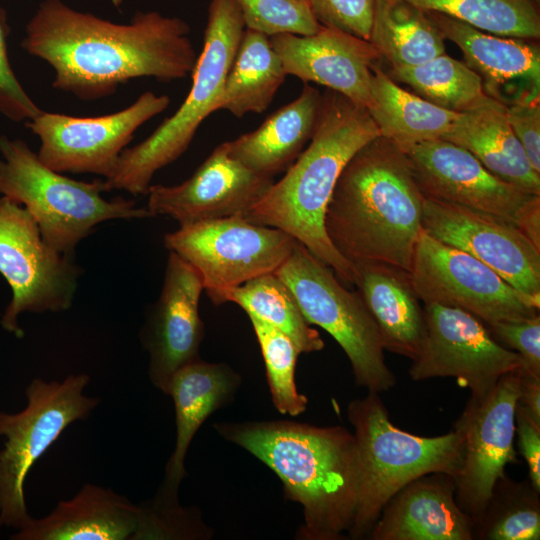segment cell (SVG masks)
<instances>
[{"instance_id":"19","label":"cell","mask_w":540,"mask_h":540,"mask_svg":"<svg viewBox=\"0 0 540 540\" xmlns=\"http://www.w3.org/2000/svg\"><path fill=\"white\" fill-rule=\"evenodd\" d=\"M406 154L427 199L491 213L515 224L525 203L534 196L501 180L469 151L444 139L420 142Z\"/></svg>"},{"instance_id":"1","label":"cell","mask_w":540,"mask_h":540,"mask_svg":"<svg viewBox=\"0 0 540 540\" xmlns=\"http://www.w3.org/2000/svg\"><path fill=\"white\" fill-rule=\"evenodd\" d=\"M189 33L183 19L157 11L137 12L118 24L62 0H44L26 26L22 47L53 68L55 89L95 101L131 79L187 77L198 57Z\"/></svg>"},{"instance_id":"39","label":"cell","mask_w":540,"mask_h":540,"mask_svg":"<svg viewBox=\"0 0 540 540\" xmlns=\"http://www.w3.org/2000/svg\"><path fill=\"white\" fill-rule=\"evenodd\" d=\"M9 32L7 13L0 6V113L15 122H27L42 110L22 87L9 63Z\"/></svg>"},{"instance_id":"36","label":"cell","mask_w":540,"mask_h":540,"mask_svg":"<svg viewBox=\"0 0 540 540\" xmlns=\"http://www.w3.org/2000/svg\"><path fill=\"white\" fill-rule=\"evenodd\" d=\"M246 29L268 37L292 33L311 35L321 25L304 0H235Z\"/></svg>"},{"instance_id":"28","label":"cell","mask_w":540,"mask_h":540,"mask_svg":"<svg viewBox=\"0 0 540 540\" xmlns=\"http://www.w3.org/2000/svg\"><path fill=\"white\" fill-rule=\"evenodd\" d=\"M367 110L380 135L404 152L420 142L442 139L461 114L403 89L378 63L372 67L371 104Z\"/></svg>"},{"instance_id":"21","label":"cell","mask_w":540,"mask_h":540,"mask_svg":"<svg viewBox=\"0 0 540 540\" xmlns=\"http://www.w3.org/2000/svg\"><path fill=\"white\" fill-rule=\"evenodd\" d=\"M426 13L443 37L461 49L488 96L504 105L540 99L538 45L487 33L437 12Z\"/></svg>"},{"instance_id":"14","label":"cell","mask_w":540,"mask_h":540,"mask_svg":"<svg viewBox=\"0 0 540 540\" xmlns=\"http://www.w3.org/2000/svg\"><path fill=\"white\" fill-rule=\"evenodd\" d=\"M169 104V96L146 91L130 106L111 114L74 117L42 110L26 126L40 139L37 155L49 168L107 179L137 129Z\"/></svg>"},{"instance_id":"24","label":"cell","mask_w":540,"mask_h":540,"mask_svg":"<svg viewBox=\"0 0 540 540\" xmlns=\"http://www.w3.org/2000/svg\"><path fill=\"white\" fill-rule=\"evenodd\" d=\"M353 285L376 323L384 350L413 360L425 335V318L410 272L386 263H359Z\"/></svg>"},{"instance_id":"2","label":"cell","mask_w":540,"mask_h":540,"mask_svg":"<svg viewBox=\"0 0 540 540\" xmlns=\"http://www.w3.org/2000/svg\"><path fill=\"white\" fill-rule=\"evenodd\" d=\"M423 201L406 152L380 135L341 171L326 208L325 230L353 266L378 262L410 272L423 230Z\"/></svg>"},{"instance_id":"6","label":"cell","mask_w":540,"mask_h":540,"mask_svg":"<svg viewBox=\"0 0 540 540\" xmlns=\"http://www.w3.org/2000/svg\"><path fill=\"white\" fill-rule=\"evenodd\" d=\"M244 30L235 0H211L187 97L146 139L123 150L114 172L104 179L108 191L147 194L155 173L187 150L201 123L220 109L225 80Z\"/></svg>"},{"instance_id":"4","label":"cell","mask_w":540,"mask_h":540,"mask_svg":"<svg viewBox=\"0 0 540 540\" xmlns=\"http://www.w3.org/2000/svg\"><path fill=\"white\" fill-rule=\"evenodd\" d=\"M378 136L366 108L332 90L321 94L309 145L244 217L284 231L330 267L342 283L353 285L354 266L329 240L325 212L347 162Z\"/></svg>"},{"instance_id":"20","label":"cell","mask_w":540,"mask_h":540,"mask_svg":"<svg viewBox=\"0 0 540 540\" xmlns=\"http://www.w3.org/2000/svg\"><path fill=\"white\" fill-rule=\"evenodd\" d=\"M269 39L287 75L326 86L368 109L372 67L381 59L369 41L324 26L311 35L281 33Z\"/></svg>"},{"instance_id":"17","label":"cell","mask_w":540,"mask_h":540,"mask_svg":"<svg viewBox=\"0 0 540 540\" xmlns=\"http://www.w3.org/2000/svg\"><path fill=\"white\" fill-rule=\"evenodd\" d=\"M203 290L200 273L170 251L160 296L140 332L149 354V379L164 394L168 395L170 382L179 369L200 359L204 326L199 300Z\"/></svg>"},{"instance_id":"10","label":"cell","mask_w":540,"mask_h":540,"mask_svg":"<svg viewBox=\"0 0 540 540\" xmlns=\"http://www.w3.org/2000/svg\"><path fill=\"white\" fill-rule=\"evenodd\" d=\"M297 240L277 228L232 216L180 225L164 237L165 247L201 275L214 304L222 294L263 274L273 273Z\"/></svg>"},{"instance_id":"35","label":"cell","mask_w":540,"mask_h":540,"mask_svg":"<svg viewBox=\"0 0 540 540\" xmlns=\"http://www.w3.org/2000/svg\"><path fill=\"white\" fill-rule=\"evenodd\" d=\"M258 340L274 406L281 414L297 416L306 410L308 399L298 392L295 369L301 353L295 343L272 325L249 316Z\"/></svg>"},{"instance_id":"13","label":"cell","mask_w":540,"mask_h":540,"mask_svg":"<svg viewBox=\"0 0 540 540\" xmlns=\"http://www.w3.org/2000/svg\"><path fill=\"white\" fill-rule=\"evenodd\" d=\"M425 335L409 375L414 381L452 377L484 399L505 374L524 367L520 355L497 342L472 314L435 303L424 304Z\"/></svg>"},{"instance_id":"34","label":"cell","mask_w":540,"mask_h":540,"mask_svg":"<svg viewBox=\"0 0 540 540\" xmlns=\"http://www.w3.org/2000/svg\"><path fill=\"white\" fill-rule=\"evenodd\" d=\"M540 538L539 492L530 481H514L506 476L495 484L474 539L538 540Z\"/></svg>"},{"instance_id":"41","label":"cell","mask_w":540,"mask_h":540,"mask_svg":"<svg viewBox=\"0 0 540 540\" xmlns=\"http://www.w3.org/2000/svg\"><path fill=\"white\" fill-rule=\"evenodd\" d=\"M540 99L506 105L509 125L534 171L540 174Z\"/></svg>"},{"instance_id":"7","label":"cell","mask_w":540,"mask_h":540,"mask_svg":"<svg viewBox=\"0 0 540 540\" xmlns=\"http://www.w3.org/2000/svg\"><path fill=\"white\" fill-rule=\"evenodd\" d=\"M107 191L104 181H77L49 168L21 139L0 137V193L27 209L56 251L72 257L105 221L152 217L133 200L105 199Z\"/></svg>"},{"instance_id":"26","label":"cell","mask_w":540,"mask_h":540,"mask_svg":"<svg viewBox=\"0 0 540 540\" xmlns=\"http://www.w3.org/2000/svg\"><path fill=\"white\" fill-rule=\"evenodd\" d=\"M442 139L469 151L501 180L529 195H540V174L534 171L514 135L502 102L487 96L462 112Z\"/></svg>"},{"instance_id":"44","label":"cell","mask_w":540,"mask_h":540,"mask_svg":"<svg viewBox=\"0 0 540 540\" xmlns=\"http://www.w3.org/2000/svg\"><path fill=\"white\" fill-rule=\"evenodd\" d=\"M515 225L540 249V197L532 196L521 209Z\"/></svg>"},{"instance_id":"43","label":"cell","mask_w":540,"mask_h":540,"mask_svg":"<svg viewBox=\"0 0 540 540\" xmlns=\"http://www.w3.org/2000/svg\"><path fill=\"white\" fill-rule=\"evenodd\" d=\"M517 373L519 377L518 403L540 420V375H535L524 367L518 368Z\"/></svg>"},{"instance_id":"22","label":"cell","mask_w":540,"mask_h":540,"mask_svg":"<svg viewBox=\"0 0 540 540\" xmlns=\"http://www.w3.org/2000/svg\"><path fill=\"white\" fill-rule=\"evenodd\" d=\"M475 524L455 498L454 476L422 475L400 489L382 509L372 540H472Z\"/></svg>"},{"instance_id":"45","label":"cell","mask_w":540,"mask_h":540,"mask_svg":"<svg viewBox=\"0 0 540 540\" xmlns=\"http://www.w3.org/2000/svg\"><path fill=\"white\" fill-rule=\"evenodd\" d=\"M115 6H119L123 0H110Z\"/></svg>"},{"instance_id":"46","label":"cell","mask_w":540,"mask_h":540,"mask_svg":"<svg viewBox=\"0 0 540 540\" xmlns=\"http://www.w3.org/2000/svg\"><path fill=\"white\" fill-rule=\"evenodd\" d=\"M304 1H307V0H304Z\"/></svg>"},{"instance_id":"40","label":"cell","mask_w":540,"mask_h":540,"mask_svg":"<svg viewBox=\"0 0 540 540\" xmlns=\"http://www.w3.org/2000/svg\"><path fill=\"white\" fill-rule=\"evenodd\" d=\"M494 338L508 345L522 358L524 368L540 375V316L488 326Z\"/></svg>"},{"instance_id":"38","label":"cell","mask_w":540,"mask_h":540,"mask_svg":"<svg viewBox=\"0 0 540 540\" xmlns=\"http://www.w3.org/2000/svg\"><path fill=\"white\" fill-rule=\"evenodd\" d=\"M321 26L369 41L374 0H307Z\"/></svg>"},{"instance_id":"31","label":"cell","mask_w":540,"mask_h":540,"mask_svg":"<svg viewBox=\"0 0 540 540\" xmlns=\"http://www.w3.org/2000/svg\"><path fill=\"white\" fill-rule=\"evenodd\" d=\"M234 302L254 316L286 334L301 353L324 348L317 330L310 327L288 287L273 273L255 277L226 290L221 304Z\"/></svg>"},{"instance_id":"9","label":"cell","mask_w":540,"mask_h":540,"mask_svg":"<svg viewBox=\"0 0 540 540\" xmlns=\"http://www.w3.org/2000/svg\"><path fill=\"white\" fill-rule=\"evenodd\" d=\"M87 374H70L63 381L35 378L27 386L26 407L15 414L0 412V527H24L31 519L24 499V482L33 464L77 420L87 418L100 399L83 392Z\"/></svg>"},{"instance_id":"27","label":"cell","mask_w":540,"mask_h":540,"mask_svg":"<svg viewBox=\"0 0 540 540\" xmlns=\"http://www.w3.org/2000/svg\"><path fill=\"white\" fill-rule=\"evenodd\" d=\"M320 92L305 83L293 101L271 114L257 129L227 141L231 155L245 167L274 177L287 170L311 139Z\"/></svg>"},{"instance_id":"3","label":"cell","mask_w":540,"mask_h":540,"mask_svg":"<svg viewBox=\"0 0 540 540\" xmlns=\"http://www.w3.org/2000/svg\"><path fill=\"white\" fill-rule=\"evenodd\" d=\"M224 439L245 449L282 481L285 496L302 506L299 538L339 540L357 500L354 435L342 426L292 421L216 423Z\"/></svg>"},{"instance_id":"18","label":"cell","mask_w":540,"mask_h":540,"mask_svg":"<svg viewBox=\"0 0 540 540\" xmlns=\"http://www.w3.org/2000/svg\"><path fill=\"white\" fill-rule=\"evenodd\" d=\"M274 177L235 159L227 141L218 145L193 175L179 185H150L148 211L183 224L245 214L266 194Z\"/></svg>"},{"instance_id":"12","label":"cell","mask_w":540,"mask_h":540,"mask_svg":"<svg viewBox=\"0 0 540 540\" xmlns=\"http://www.w3.org/2000/svg\"><path fill=\"white\" fill-rule=\"evenodd\" d=\"M411 281L418 298L464 310L487 326L539 314L540 297L527 295L476 258L420 233Z\"/></svg>"},{"instance_id":"5","label":"cell","mask_w":540,"mask_h":540,"mask_svg":"<svg viewBox=\"0 0 540 540\" xmlns=\"http://www.w3.org/2000/svg\"><path fill=\"white\" fill-rule=\"evenodd\" d=\"M354 427L357 459V500L351 539L368 538L379 515L400 489L432 472L458 475L463 460V438L452 431L423 437L397 428L379 393L352 400L347 409Z\"/></svg>"},{"instance_id":"33","label":"cell","mask_w":540,"mask_h":540,"mask_svg":"<svg viewBox=\"0 0 540 540\" xmlns=\"http://www.w3.org/2000/svg\"><path fill=\"white\" fill-rule=\"evenodd\" d=\"M426 12H437L478 30L504 37L540 36L538 0H406Z\"/></svg>"},{"instance_id":"37","label":"cell","mask_w":540,"mask_h":540,"mask_svg":"<svg viewBox=\"0 0 540 540\" xmlns=\"http://www.w3.org/2000/svg\"><path fill=\"white\" fill-rule=\"evenodd\" d=\"M138 523L130 540L205 538L196 514L178 503V497L158 490L157 495L138 504Z\"/></svg>"},{"instance_id":"30","label":"cell","mask_w":540,"mask_h":540,"mask_svg":"<svg viewBox=\"0 0 540 540\" xmlns=\"http://www.w3.org/2000/svg\"><path fill=\"white\" fill-rule=\"evenodd\" d=\"M286 76L269 37L245 28L225 80L219 110L238 118L264 112Z\"/></svg>"},{"instance_id":"8","label":"cell","mask_w":540,"mask_h":540,"mask_svg":"<svg viewBox=\"0 0 540 540\" xmlns=\"http://www.w3.org/2000/svg\"><path fill=\"white\" fill-rule=\"evenodd\" d=\"M274 274L288 287L304 318L327 331L347 355L356 385L385 392L396 383L380 334L360 294L298 241Z\"/></svg>"},{"instance_id":"11","label":"cell","mask_w":540,"mask_h":540,"mask_svg":"<svg viewBox=\"0 0 540 540\" xmlns=\"http://www.w3.org/2000/svg\"><path fill=\"white\" fill-rule=\"evenodd\" d=\"M0 273L12 290L1 325L22 337L18 325L22 313L61 312L71 307L82 269L72 257L44 241L36 221L24 206L2 196Z\"/></svg>"},{"instance_id":"25","label":"cell","mask_w":540,"mask_h":540,"mask_svg":"<svg viewBox=\"0 0 540 540\" xmlns=\"http://www.w3.org/2000/svg\"><path fill=\"white\" fill-rule=\"evenodd\" d=\"M240 382V376L228 365L201 359L174 374L168 395L175 407L176 442L160 489L177 495L186 475L184 461L194 435L214 411L233 399Z\"/></svg>"},{"instance_id":"15","label":"cell","mask_w":540,"mask_h":540,"mask_svg":"<svg viewBox=\"0 0 540 540\" xmlns=\"http://www.w3.org/2000/svg\"><path fill=\"white\" fill-rule=\"evenodd\" d=\"M519 398L517 370L503 375L482 400L470 398L453 425L463 438L461 469L454 478L459 507L476 525L496 482L508 463H517L515 409Z\"/></svg>"},{"instance_id":"32","label":"cell","mask_w":540,"mask_h":540,"mask_svg":"<svg viewBox=\"0 0 540 540\" xmlns=\"http://www.w3.org/2000/svg\"><path fill=\"white\" fill-rule=\"evenodd\" d=\"M389 76L425 100L457 113L472 109L488 96L480 76L445 53L418 65L391 68Z\"/></svg>"},{"instance_id":"29","label":"cell","mask_w":540,"mask_h":540,"mask_svg":"<svg viewBox=\"0 0 540 540\" xmlns=\"http://www.w3.org/2000/svg\"><path fill=\"white\" fill-rule=\"evenodd\" d=\"M444 37L428 14L406 0H374L369 42L391 68L445 53Z\"/></svg>"},{"instance_id":"16","label":"cell","mask_w":540,"mask_h":540,"mask_svg":"<svg viewBox=\"0 0 540 540\" xmlns=\"http://www.w3.org/2000/svg\"><path fill=\"white\" fill-rule=\"evenodd\" d=\"M422 229L484 263L517 290L540 297V249L511 221L424 198Z\"/></svg>"},{"instance_id":"42","label":"cell","mask_w":540,"mask_h":540,"mask_svg":"<svg viewBox=\"0 0 540 540\" xmlns=\"http://www.w3.org/2000/svg\"><path fill=\"white\" fill-rule=\"evenodd\" d=\"M515 433L519 452L528 467L529 481L540 492V420L519 403L515 409Z\"/></svg>"},{"instance_id":"23","label":"cell","mask_w":540,"mask_h":540,"mask_svg":"<svg viewBox=\"0 0 540 540\" xmlns=\"http://www.w3.org/2000/svg\"><path fill=\"white\" fill-rule=\"evenodd\" d=\"M138 504L113 490L84 484L45 517L31 518L11 536L17 540H130L138 523Z\"/></svg>"}]
</instances>
